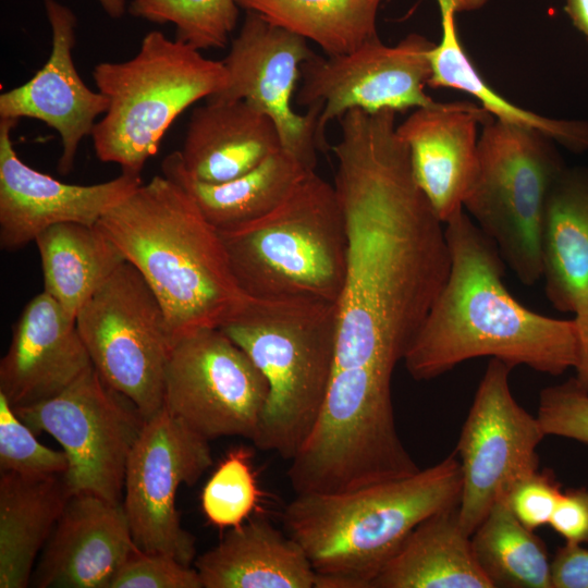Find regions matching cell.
<instances>
[{"label":"cell","instance_id":"obj_1","mask_svg":"<svg viewBox=\"0 0 588 588\" xmlns=\"http://www.w3.org/2000/svg\"><path fill=\"white\" fill-rule=\"evenodd\" d=\"M450 272L403 362L415 380L439 377L475 357L559 376L575 367V319L535 313L503 282L497 245L462 210L444 223Z\"/></svg>","mask_w":588,"mask_h":588},{"label":"cell","instance_id":"obj_2","mask_svg":"<svg viewBox=\"0 0 588 588\" xmlns=\"http://www.w3.org/2000/svg\"><path fill=\"white\" fill-rule=\"evenodd\" d=\"M144 277L167 319L172 345L221 328L248 304L220 232L174 180L154 176L97 223Z\"/></svg>","mask_w":588,"mask_h":588},{"label":"cell","instance_id":"obj_3","mask_svg":"<svg viewBox=\"0 0 588 588\" xmlns=\"http://www.w3.org/2000/svg\"><path fill=\"white\" fill-rule=\"evenodd\" d=\"M455 451L417 473L343 493H304L285 506V532L306 552L315 588H371L409 532L458 505Z\"/></svg>","mask_w":588,"mask_h":588},{"label":"cell","instance_id":"obj_4","mask_svg":"<svg viewBox=\"0 0 588 588\" xmlns=\"http://www.w3.org/2000/svg\"><path fill=\"white\" fill-rule=\"evenodd\" d=\"M338 303L249 299L220 329L268 382L255 446L291 461L321 413L335 357Z\"/></svg>","mask_w":588,"mask_h":588},{"label":"cell","instance_id":"obj_5","mask_svg":"<svg viewBox=\"0 0 588 588\" xmlns=\"http://www.w3.org/2000/svg\"><path fill=\"white\" fill-rule=\"evenodd\" d=\"M219 232L247 296L339 302L347 270L346 222L334 185L315 171L264 217Z\"/></svg>","mask_w":588,"mask_h":588},{"label":"cell","instance_id":"obj_6","mask_svg":"<svg viewBox=\"0 0 588 588\" xmlns=\"http://www.w3.org/2000/svg\"><path fill=\"white\" fill-rule=\"evenodd\" d=\"M93 78L108 101L90 135L96 156L140 175L173 121L194 102L224 90L228 72L222 61L151 30L134 57L96 64Z\"/></svg>","mask_w":588,"mask_h":588},{"label":"cell","instance_id":"obj_7","mask_svg":"<svg viewBox=\"0 0 588 588\" xmlns=\"http://www.w3.org/2000/svg\"><path fill=\"white\" fill-rule=\"evenodd\" d=\"M479 170L464 209L525 285L542 278L549 192L566 167L543 134L491 118L480 130Z\"/></svg>","mask_w":588,"mask_h":588},{"label":"cell","instance_id":"obj_8","mask_svg":"<svg viewBox=\"0 0 588 588\" xmlns=\"http://www.w3.org/2000/svg\"><path fill=\"white\" fill-rule=\"evenodd\" d=\"M75 320L103 381L145 419L160 411L172 342L164 311L136 267L124 261L86 301Z\"/></svg>","mask_w":588,"mask_h":588},{"label":"cell","instance_id":"obj_9","mask_svg":"<svg viewBox=\"0 0 588 588\" xmlns=\"http://www.w3.org/2000/svg\"><path fill=\"white\" fill-rule=\"evenodd\" d=\"M13 411L35 433L47 432L60 443L71 495L121 502L127 461L146 419L93 365L56 396Z\"/></svg>","mask_w":588,"mask_h":588},{"label":"cell","instance_id":"obj_10","mask_svg":"<svg viewBox=\"0 0 588 588\" xmlns=\"http://www.w3.org/2000/svg\"><path fill=\"white\" fill-rule=\"evenodd\" d=\"M268 382L220 328H204L173 343L166 368L163 407L209 440L253 441Z\"/></svg>","mask_w":588,"mask_h":588},{"label":"cell","instance_id":"obj_11","mask_svg":"<svg viewBox=\"0 0 588 588\" xmlns=\"http://www.w3.org/2000/svg\"><path fill=\"white\" fill-rule=\"evenodd\" d=\"M513 366L491 358L463 425L455 453L462 470L458 519L471 536L514 483L539 469L537 448L546 433L514 399Z\"/></svg>","mask_w":588,"mask_h":588},{"label":"cell","instance_id":"obj_12","mask_svg":"<svg viewBox=\"0 0 588 588\" xmlns=\"http://www.w3.org/2000/svg\"><path fill=\"white\" fill-rule=\"evenodd\" d=\"M208 442L164 407L146 419L127 461L122 503L139 551L191 565L195 538L181 525L175 498L212 465Z\"/></svg>","mask_w":588,"mask_h":588},{"label":"cell","instance_id":"obj_13","mask_svg":"<svg viewBox=\"0 0 588 588\" xmlns=\"http://www.w3.org/2000/svg\"><path fill=\"white\" fill-rule=\"evenodd\" d=\"M433 45L427 37L411 33L394 46L379 38L350 53H315L305 61L296 103L321 106L317 123L319 148L327 145V125L350 110L397 113L433 103L426 93L431 75L429 50Z\"/></svg>","mask_w":588,"mask_h":588},{"label":"cell","instance_id":"obj_14","mask_svg":"<svg viewBox=\"0 0 588 588\" xmlns=\"http://www.w3.org/2000/svg\"><path fill=\"white\" fill-rule=\"evenodd\" d=\"M315 53L305 38L246 12L222 60L228 72L226 87L210 97L244 100L267 114L280 133L283 148L311 171L317 163L321 106H310L298 113L292 101L301 66Z\"/></svg>","mask_w":588,"mask_h":588},{"label":"cell","instance_id":"obj_15","mask_svg":"<svg viewBox=\"0 0 588 588\" xmlns=\"http://www.w3.org/2000/svg\"><path fill=\"white\" fill-rule=\"evenodd\" d=\"M19 120L0 119V246L15 252L46 229L64 222L97 224L140 184V175L122 172L93 185L61 182L27 166L12 132Z\"/></svg>","mask_w":588,"mask_h":588},{"label":"cell","instance_id":"obj_16","mask_svg":"<svg viewBox=\"0 0 588 588\" xmlns=\"http://www.w3.org/2000/svg\"><path fill=\"white\" fill-rule=\"evenodd\" d=\"M44 7L52 35L50 56L30 79L0 95V119H35L57 131L62 143L57 169L65 175L108 101L84 83L74 64L75 13L58 0H44Z\"/></svg>","mask_w":588,"mask_h":588},{"label":"cell","instance_id":"obj_17","mask_svg":"<svg viewBox=\"0 0 588 588\" xmlns=\"http://www.w3.org/2000/svg\"><path fill=\"white\" fill-rule=\"evenodd\" d=\"M491 118L471 101H434L396 124L414 180L443 224L464 210L478 175L480 130Z\"/></svg>","mask_w":588,"mask_h":588},{"label":"cell","instance_id":"obj_18","mask_svg":"<svg viewBox=\"0 0 588 588\" xmlns=\"http://www.w3.org/2000/svg\"><path fill=\"white\" fill-rule=\"evenodd\" d=\"M139 551L121 502L72 494L33 571L37 588H110Z\"/></svg>","mask_w":588,"mask_h":588},{"label":"cell","instance_id":"obj_19","mask_svg":"<svg viewBox=\"0 0 588 588\" xmlns=\"http://www.w3.org/2000/svg\"><path fill=\"white\" fill-rule=\"evenodd\" d=\"M91 365L76 320L44 291L13 326L0 362V393L13 408L37 404L62 392Z\"/></svg>","mask_w":588,"mask_h":588},{"label":"cell","instance_id":"obj_20","mask_svg":"<svg viewBox=\"0 0 588 588\" xmlns=\"http://www.w3.org/2000/svg\"><path fill=\"white\" fill-rule=\"evenodd\" d=\"M283 148L274 122L244 100L208 98L191 114L181 164L188 176L224 183Z\"/></svg>","mask_w":588,"mask_h":588},{"label":"cell","instance_id":"obj_21","mask_svg":"<svg viewBox=\"0 0 588 588\" xmlns=\"http://www.w3.org/2000/svg\"><path fill=\"white\" fill-rule=\"evenodd\" d=\"M203 588H315L316 573L301 544L257 517L230 528L195 560Z\"/></svg>","mask_w":588,"mask_h":588},{"label":"cell","instance_id":"obj_22","mask_svg":"<svg viewBox=\"0 0 588 588\" xmlns=\"http://www.w3.org/2000/svg\"><path fill=\"white\" fill-rule=\"evenodd\" d=\"M544 291L575 316L588 306V168L565 167L546 203L541 228Z\"/></svg>","mask_w":588,"mask_h":588},{"label":"cell","instance_id":"obj_23","mask_svg":"<svg viewBox=\"0 0 588 588\" xmlns=\"http://www.w3.org/2000/svg\"><path fill=\"white\" fill-rule=\"evenodd\" d=\"M371 588H493L477 563L458 505L417 525L375 578Z\"/></svg>","mask_w":588,"mask_h":588},{"label":"cell","instance_id":"obj_24","mask_svg":"<svg viewBox=\"0 0 588 588\" xmlns=\"http://www.w3.org/2000/svg\"><path fill=\"white\" fill-rule=\"evenodd\" d=\"M71 497L63 476L0 475V587L25 588Z\"/></svg>","mask_w":588,"mask_h":588},{"label":"cell","instance_id":"obj_25","mask_svg":"<svg viewBox=\"0 0 588 588\" xmlns=\"http://www.w3.org/2000/svg\"><path fill=\"white\" fill-rule=\"evenodd\" d=\"M161 170L164 176L191 194L205 218L219 231L264 217L311 172L284 148L245 174L224 183H205L188 176L177 151L163 159Z\"/></svg>","mask_w":588,"mask_h":588},{"label":"cell","instance_id":"obj_26","mask_svg":"<svg viewBox=\"0 0 588 588\" xmlns=\"http://www.w3.org/2000/svg\"><path fill=\"white\" fill-rule=\"evenodd\" d=\"M35 244L44 291L74 319L86 301L126 261L98 224L58 223L42 231Z\"/></svg>","mask_w":588,"mask_h":588},{"label":"cell","instance_id":"obj_27","mask_svg":"<svg viewBox=\"0 0 588 588\" xmlns=\"http://www.w3.org/2000/svg\"><path fill=\"white\" fill-rule=\"evenodd\" d=\"M455 14H441V38L429 50L428 86L470 95L493 119L532 130L575 154L588 150V121L553 119L516 106L494 90L481 76L458 37Z\"/></svg>","mask_w":588,"mask_h":588},{"label":"cell","instance_id":"obj_28","mask_svg":"<svg viewBox=\"0 0 588 588\" xmlns=\"http://www.w3.org/2000/svg\"><path fill=\"white\" fill-rule=\"evenodd\" d=\"M384 0H236L271 24L315 42L326 56L350 53L379 39Z\"/></svg>","mask_w":588,"mask_h":588},{"label":"cell","instance_id":"obj_29","mask_svg":"<svg viewBox=\"0 0 588 588\" xmlns=\"http://www.w3.org/2000/svg\"><path fill=\"white\" fill-rule=\"evenodd\" d=\"M470 542L493 588H552L544 543L515 517L505 497L494 502Z\"/></svg>","mask_w":588,"mask_h":588},{"label":"cell","instance_id":"obj_30","mask_svg":"<svg viewBox=\"0 0 588 588\" xmlns=\"http://www.w3.org/2000/svg\"><path fill=\"white\" fill-rule=\"evenodd\" d=\"M133 16L156 24H173L175 38L198 50L222 49L235 29L236 0H133Z\"/></svg>","mask_w":588,"mask_h":588},{"label":"cell","instance_id":"obj_31","mask_svg":"<svg viewBox=\"0 0 588 588\" xmlns=\"http://www.w3.org/2000/svg\"><path fill=\"white\" fill-rule=\"evenodd\" d=\"M260 493L243 449L229 453L201 492L203 512L212 525L233 528L243 524L257 507Z\"/></svg>","mask_w":588,"mask_h":588},{"label":"cell","instance_id":"obj_32","mask_svg":"<svg viewBox=\"0 0 588 588\" xmlns=\"http://www.w3.org/2000/svg\"><path fill=\"white\" fill-rule=\"evenodd\" d=\"M66 454L41 444L35 432L13 411L0 393V473L26 477L63 476Z\"/></svg>","mask_w":588,"mask_h":588},{"label":"cell","instance_id":"obj_33","mask_svg":"<svg viewBox=\"0 0 588 588\" xmlns=\"http://www.w3.org/2000/svg\"><path fill=\"white\" fill-rule=\"evenodd\" d=\"M537 418L546 436L588 444V393L573 378L541 390Z\"/></svg>","mask_w":588,"mask_h":588},{"label":"cell","instance_id":"obj_34","mask_svg":"<svg viewBox=\"0 0 588 588\" xmlns=\"http://www.w3.org/2000/svg\"><path fill=\"white\" fill-rule=\"evenodd\" d=\"M110 588H203V584L195 567L164 554L137 551Z\"/></svg>","mask_w":588,"mask_h":588},{"label":"cell","instance_id":"obj_35","mask_svg":"<svg viewBox=\"0 0 588 588\" xmlns=\"http://www.w3.org/2000/svg\"><path fill=\"white\" fill-rule=\"evenodd\" d=\"M562 492L552 471L538 469L514 483L505 499L515 517L534 531L549 525Z\"/></svg>","mask_w":588,"mask_h":588},{"label":"cell","instance_id":"obj_36","mask_svg":"<svg viewBox=\"0 0 588 588\" xmlns=\"http://www.w3.org/2000/svg\"><path fill=\"white\" fill-rule=\"evenodd\" d=\"M549 525L569 543H588V488L562 492Z\"/></svg>","mask_w":588,"mask_h":588},{"label":"cell","instance_id":"obj_37","mask_svg":"<svg viewBox=\"0 0 588 588\" xmlns=\"http://www.w3.org/2000/svg\"><path fill=\"white\" fill-rule=\"evenodd\" d=\"M552 588H588V549L565 542L551 560Z\"/></svg>","mask_w":588,"mask_h":588},{"label":"cell","instance_id":"obj_38","mask_svg":"<svg viewBox=\"0 0 588 588\" xmlns=\"http://www.w3.org/2000/svg\"><path fill=\"white\" fill-rule=\"evenodd\" d=\"M574 319L578 331V357L573 379L581 390L588 393V306Z\"/></svg>","mask_w":588,"mask_h":588},{"label":"cell","instance_id":"obj_39","mask_svg":"<svg viewBox=\"0 0 588 588\" xmlns=\"http://www.w3.org/2000/svg\"><path fill=\"white\" fill-rule=\"evenodd\" d=\"M564 11L588 42V0H564Z\"/></svg>","mask_w":588,"mask_h":588},{"label":"cell","instance_id":"obj_40","mask_svg":"<svg viewBox=\"0 0 588 588\" xmlns=\"http://www.w3.org/2000/svg\"><path fill=\"white\" fill-rule=\"evenodd\" d=\"M490 0H436L440 14L473 12L482 9Z\"/></svg>","mask_w":588,"mask_h":588},{"label":"cell","instance_id":"obj_41","mask_svg":"<svg viewBox=\"0 0 588 588\" xmlns=\"http://www.w3.org/2000/svg\"><path fill=\"white\" fill-rule=\"evenodd\" d=\"M105 12L112 19H119L125 13V0H97Z\"/></svg>","mask_w":588,"mask_h":588}]
</instances>
